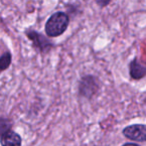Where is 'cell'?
Here are the masks:
<instances>
[{
  "label": "cell",
  "instance_id": "6da1fadb",
  "mask_svg": "<svg viewBox=\"0 0 146 146\" xmlns=\"http://www.w3.org/2000/svg\"><path fill=\"white\" fill-rule=\"evenodd\" d=\"M69 23V18L64 12L54 13L45 25L46 34L51 37H56L61 35L65 30Z\"/></svg>",
  "mask_w": 146,
  "mask_h": 146
},
{
  "label": "cell",
  "instance_id": "7a4b0ae2",
  "mask_svg": "<svg viewBox=\"0 0 146 146\" xmlns=\"http://www.w3.org/2000/svg\"><path fill=\"white\" fill-rule=\"evenodd\" d=\"M123 135L134 141H146V125L134 124L123 130Z\"/></svg>",
  "mask_w": 146,
  "mask_h": 146
},
{
  "label": "cell",
  "instance_id": "3957f363",
  "mask_svg": "<svg viewBox=\"0 0 146 146\" xmlns=\"http://www.w3.org/2000/svg\"><path fill=\"white\" fill-rule=\"evenodd\" d=\"M2 146H21V138L17 133L13 131H7L1 137Z\"/></svg>",
  "mask_w": 146,
  "mask_h": 146
},
{
  "label": "cell",
  "instance_id": "277c9868",
  "mask_svg": "<svg viewBox=\"0 0 146 146\" xmlns=\"http://www.w3.org/2000/svg\"><path fill=\"white\" fill-rule=\"evenodd\" d=\"M146 73V69L144 66H141L137 60H134L131 63V75L135 79H139V78L143 77Z\"/></svg>",
  "mask_w": 146,
  "mask_h": 146
},
{
  "label": "cell",
  "instance_id": "5b68a950",
  "mask_svg": "<svg viewBox=\"0 0 146 146\" xmlns=\"http://www.w3.org/2000/svg\"><path fill=\"white\" fill-rule=\"evenodd\" d=\"M11 63V54L6 52L0 57V71H3L10 65Z\"/></svg>",
  "mask_w": 146,
  "mask_h": 146
},
{
  "label": "cell",
  "instance_id": "8992f818",
  "mask_svg": "<svg viewBox=\"0 0 146 146\" xmlns=\"http://www.w3.org/2000/svg\"><path fill=\"white\" fill-rule=\"evenodd\" d=\"M10 127V124L6 120H0V135L4 134L5 132L8 131V128Z\"/></svg>",
  "mask_w": 146,
  "mask_h": 146
},
{
  "label": "cell",
  "instance_id": "52a82bcc",
  "mask_svg": "<svg viewBox=\"0 0 146 146\" xmlns=\"http://www.w3.org/2000/svg\"><path fill=\"white\" fill-rule=\"evenodd\" d=\"M96 3H97L98 5H99L100 7H104L106 6V5L108 4V3L110 2V0H95Z\"/></svg>",
  "mask_w": 146,
  "mask_h": 146
},
{
  "label": "cell",
  "instance_id": "ba28073f",
  "mask_svg": "<svg viewBox=\"0 0 146 146\" xmlns=\"http://www.w3.org/2000/svg\"><path fill=\"white\" fill-rule=\"evenodd\" d=\"M123 146H139V145H137V144H134V143H126V144H124Z\"/></svg>",
  "mask_w": 146,
  "mask_h": 146
}]
</instances>
